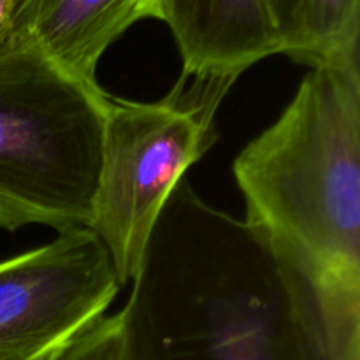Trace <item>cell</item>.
Masks as SVG:
<instances>
[{
  "label": "cell",
  "mask_w": 360,
  "mask_h": 360,
  "mask_svg": "<svg viewBox=\"0 0 360 360\" xmlns=\"http://www.w3.org/2000/svg\"><path fill=\"white\" fill-rule=\"evenodd\" d=\"M51 360H122L120 316L104 315Z\"/></svg>",
  "instance_id": "9c48e42d"
},
{
  "label": "cell",
  "mask_w": 360,
  "mask_h": 360,
  "mask_svg": "<svg viewBox=\"0 0 360 360\" xmlns=\"http://www.w3.org/2000/svg\"><path fill=\"white\" fill-rule=\"evenodd\" d=\"M108 97L39 49H0V231L90 227Z\"/></svg>",
  "instance_id": "3957f363"
},
{
  "label": "cell",
  "mask_w": 360,
  "mask_h": 360,
  "mask_svg": "<svg viewBox=\"0 0 360 360\" xmlns=\"http://www.w3.org/2000/svg\"><path fill=\"white\" fill-rule=\"evenodd\" d=\"M278 32L281 55L309 69L359 58L360 0H285Z\"/></svg>",
  "instance_id": "ba28073f"
},
{
  "label": "cell",
  "mask_w": 360,
  "mask_h": 360,
  "mask_svg": "<svg viewBox=\"0 0 360 360\" xmlns=\"http://www.w3.org/2000/svg\"><path fill=\"white\" fill-rule=\"evenodd\" d=\"M162 0H16L13 39L86 83L98 84L97 67L109 46L134 23L160 18Z\"/></svg>",
  "instance_id": "52a82bcc"
},
{
  "label": "cell",
  "mask_w": 360,
  "mask_h": 360,
  "mask_svg": "<svg viewBox=\"0 0 360 360\" xmlns=\"http://www.w3.org/2000/svg\"><path fill=\"white\" fill-rule=\"evenodd\" d=\"M285 0H162L160 18L183 60L181 79L225 95L250 67L281 55Z\"/></svg>",
  "instance_id": "8992f818"
},
{
  "label": "cell",
  "mask_w": 360,
  "mask_h": 360,
  "mask_svg": "<svg viewBox=\"0 0 360 360\" xmlns=\"http://www.w3.org/2000/svg\"><path fill=\"white\" fill-rule=\"evenodd\" d=\"M232 171L245 220L276 234L334 281L360 288L359 58L313 67Z\"/></svg>",
  "instance_id": "7a4b0ae2"
},
{
  "label": "cell",
  "mask_w": 360,
  "mask_h": 360,
  "mask_svg": "<svg viewBox=\"0 0 360 360\" xmlns=\"http://www.w3.org/2000/svg\"><path fill=\"white\" fill-rule=\"evenodd\" d=\"M118 316L122 360H360V288L207 204L186 178Z\"/></svg>",
  "instance_id": "6da1fadb"
},
{
  "label": "cell",
  "mask_w": 360,
  "mask_h": 360,
  "mask_svg": "<svg viewBox=\"0 0 360 360\" xmlns=\"http://www.w3.org/2000/svg\"><path fill=\"white\" fill-rule=\"evenodd\" d=\"M120 287L88 227L0 262V360H51L105 315Z\"/></svg>",
  "instance_id": "5b68a950"
},
{
  "label": "cell",
  "mask_w": 360,
  "mask_h": 360,
  "mask_svg": "<svg viewBox=\"0 0 360 360\" xmlns=\"http://www.w3.org/2000/svg\"><path fill=\"white\" fill-rule=\"evenodd\" d=\"M16 0H0V49L13 39V16Z\"/></svg>",
  "instance_id": "30bf717a"
},
{
  "label": "cell",
  "mask_w": 360,
  "mask_h": 360,
  "mask_svg": "<svg viewBox=\"0 0 360 360\" xmlns=\"http://www.w3.org/2000/svg\"><path fill=\"white\" fill-rule=\"evenodd\" d=\"M221 98L183 81L158 102L108 97L88 229L108 250L120 285L136 276L172 190L217 141L213 118Z\"/></svg>",
  "instance_id": "277c9868"
}]
</instances>
